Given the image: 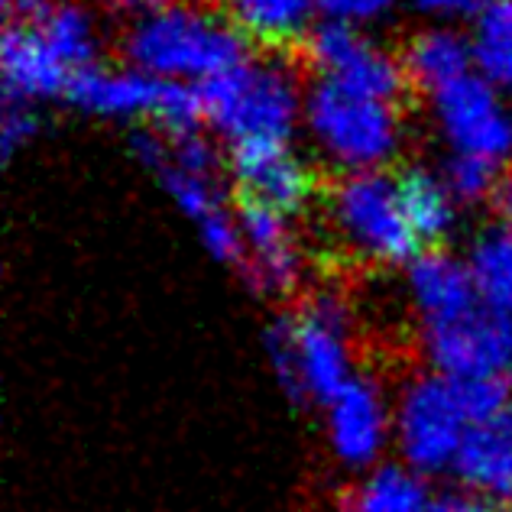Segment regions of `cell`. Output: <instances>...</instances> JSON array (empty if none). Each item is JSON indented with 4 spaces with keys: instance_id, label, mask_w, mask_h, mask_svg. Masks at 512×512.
<instances>
[{
    "instance_id": "1",
    "label": "cell",
    "mask_w": 512,
    "mask_h": 512,
    "mask_svg": "<svg viewBox=\"0 0 512 512\" xmlns=\"http://www.w3.org/2000/svg\"><path fill=\"white\" fill-rule=\"evenodd\" d=\"M266 357L295 402L325 409L360 376L354 308L338 289H315L299 312L266 328Z\"/></svg>"
},
{
    "instance_id": "2",
    "label": "cell",
    "mask_w": 512,
    "mask_h": 512,
    "mask_svg": "<svg viewBox=\"0 0 512 512\" xmlns=\"http://www.w3.org/2000/svg\"><path fill=\"white\" fill-rule=\"evenodd\" d=\"M247 39L221 10L198 0H172L163 10L140 17L120 39V56L130 69H140L159 82L208 85L244 62Z\"/></svg>"
},
{
    "instance_id": "3",
    "label": "cell",
    "mask_w": 512,
    "mask_h": 512,
    "mask_svg": "<svg viewBox=\"0 0 512 512\" xmlns=\"http://www.w3.org/2000/svg\"><path fill=\"white\" fill-rule=\"evenodd\" d=\"M302 130L315 156L338 175L389 169L406 143L399 101L370 98L328 78L305 88Z\"/></svg>"
},
{
    "instance_id": "4",
    "label": "cell",
    "mask_w": 512,
    "mask_h": 512,
    "mask_svg": "<svg viewBox=\"0 0 512 512\" xmlns=\"http://www.w3.org/2000/svg\"><path fill=\"white\" fill-rule=\"evenodd\" d=\"M205 127L214 137L237 143H292L302 130L305 88L279 56H247L231 72L201 85Z\"/></svg>"
},
{
    "instance_id": "5",
    "label": "cell",
    "mask_w": 512,
    "mask_h": 512,
    "mask_svg": "<svg viewBox=\"0 0 512 512\" xmlns=\"http://www.w3.org/2000/svg\"><path fill=\"white\" fill-rule=\"evenodd\" d=\"M321 221L331 244L363 266H409L422 253L389 169L338 175L321 198Z\"/></svg>"
},
{
    "instance_id": "6",
    "label": "cell",
    "mask_w": 512,
    "mask_h": 512,
    "mask_svg": "<svg viewBox=\"0 0 512 512\" xmlns=\"http://www.w3.org/2000/svg\"><path fill=\"white\" fill-rule=\"evenodd\" d=\"M396 438L393 448L402 464L425 477L451 474L467 431L474 428L464 406L461 383L435 370L412 373L393 396Z\"/></svg>"
},
{
    "instance_id": "7",
    "label": "cell",
    "mask_w": 512,
    "mask_h": 512,
    "mask_svg": "<svg viewBox=\"0 0 512 512\" xmlns=\"http://www.w3.org/2000/svg\"><path fill=\"white\" fill-rule=\"evenodd\" d=\"M428 114L451 156L487 159L500 169L512 163L509 94L480 72H470L448 88L428 94Z\"/></svg>"
},
{
    "instance_id": "8",
    "label": "cell",
    "mask_w": 512,
    "mask_h": 512,
    "mask_svg": "<svg viewBox=\"0 0 512 512\" xmlns=\"http://www.w3.org/2000/svg\"><path fill=\"white\" fill-rule=\"evenodd\" d=\"M428 370L451 380H503L512 383V318L487 305L444 325L419 328Z\"/></svg>"
},
{
    "instance_id": "9",
    "label": "cell",
    "mask_w": 512,
    "mask_h": 512,
    "mask_svg": "<svg viewBox=\"0 0 512 512\" xmlns=\"http://www.w3.org/2000/svg\"><path fill=\"white\" fill-rule=\"evenodd\" d=\"M305 52L318 78H328L334 85L383 101H402L406 94L409 78L402 56L376 43L367 30L321 20L305 39Z\"/></svg>"
},
{
    "instance_id": "10",
    "label": "cell",
    "mask_w": 512,
    "mask_h": 512,
    "mask_svg": "<svg viewBox=\"0 0 512 512\" xmlns=\"http://www.w3.org/2000/svg\"><path fill=\"white\" fill-rule=\"evenodd\" d=\"M325 435L334 461L354 474L383 464L396 438L393 396L376 376L360 373L325 406Z\"/></svg>"
},
{
    "instance_id": "11",
    "label": "cell",
    "mask_w": 512,
    "mask_h": 512,
    "mask_svg": "<svg viewBox=\"0 0 512 512\" xmlns=\"http://www.w3.org/2000/svg\"><path fill=\"white\" fill-rule=\"evenodd\" d=\"M240 231H244V279L250 289L266 299H289L308 276V253L295 234L292 214L273 208L244 205L240 211Z\"/></svg>"
},
{
    "instance_id": "12",
    "label": "cell",
    "mask_w": 512,
    "mask_h": 512,
    "mask_svg": "<svg viewBox=\"0 0 512 512\" xmlns=\"http://www.w3.org/2000/svg\"><path fill=\"white\" fill-rule=\"evenodd\" d=\"M227 169L244 205L299 214L315 195V172L292 143H237L227 153Z\"/></svg>"
},
{
    "instance_id": "13",
    "label": "cell",
    "mask_w": 512,
    "mask_h": 512,
    "mask_svg": "<svg viewBox=\"0 0 512 512\" xmlns=\"http://www.w3.org/2000/svg\"><path fill=\"white\" fill-rule=\"evenodd\" d=\"M166 88L169 82H159V78L130 69V65L114 69V65L94 62L72 75L65 101L88 117L114 120V124L156 127L159 114H163Z\"/></svg>"
},
{
    "instance_id": "14",
    "label": "cell",
    "mask_w": 512,
    "mask_h": 512,
    "mask_svg": "<svg viewBox=\"0 0 512 512\" xmlns=\"http://www.w3.org/2000/svg\"><path fill=\"white\" fill-rule=\"evenodd\" d=\"M402 292L412 308L419 328L444 325L467 315L480 305L474 273L467 256H454L451 250L428 247L406 266L402 273Z\"/></svg>"
},
{
    "instance_id": "15",
    "label": "cell",
    "mask_w": 512,
    "mask_h": 512,
    "mask_svg": "<svg viewBox=\"0 0 512 512\" xmlns=\"http://www.w3.org/2000/svg\"><path fill=\"white\" fill-rule=\"evenodd\" d=\"M0 78H4L7 104L39 107L46 101L65 98L72 72L36 36L30 23L10 13L4 36H0Z\"/></svg>"
},
{
    "instance_id": "16",
    "label": "cell",
    "mask_w": 512,
    "mask_h": 512,
    "mask_svg": "<svg viewBox=\"0 0 512 512\" xmlns=\"http://www.w3.org/2000/svg\"><path fill=\"white\" fill-rule=\"evenodd\" d=\"M10 13L30 23L72 75L98 62L104 30L85 0H23Z\"/></svg>"
},
{
    "instance_id": "17",
    "label": "cell",
    "mask_w": 512,
    "mask_h": 512,
    "mask_svg": "<svg viewBox=\"0 0 512 512\" xmlns=\"http://www.w3.org/2000/svg\"><path fill=\"white\" fill-rule=\"evenodd\" d=\"M451 474L461 490L496 503H512V406L467 431Z\"/></svg>"
},
{
    "instance_id": "18",
    "label": "cell",
    "mask_w": 512,
    "mask_h": 512,
    "mask_svg": "<svg viewBox=\"0 0 512 512\" xmlns=\"http://www.w3.org/2000/svg\"><path fill=\"white\" fill-rule=\"evenodd\" d=\"M402 65H406L409 85H415L422 94H435L457 78L477 72L470 33L441 23H431L409 36L406 49H402Z\"/></svg>"
},
{
    "instance_id": "19",
    "label": "cell",
    "mask_w": 512,
    "mask_h": 512,
    "mask_svg": "<svg viewBox=\"0 0 512 512\" xmlns=\"http://www.w3.org/2000/svg\"><path fill=\"white\" fill-rule=\"evenodd\" d=\"M218 10L247 43L263 49L305 43L318 20L315 0H221Z\"/></svg>"
},
{
    "instance_id": "20",
    "label": "cell",
    "mask_w": 512,
    "mask_h": 512,
    "mask_svg": "<svg viewBox=\"0 0 512 512\" xmlns=\"http://www.w3.org/2000/svg\"><path fill=\"white\" fill-rule=\"evenodd\" d=\"M428 477L402 461H383L357 474L341 509L344 512H428L431 506Z\"/></svg>"
},
{
    "instance_id": "21",
    "label": "cell",
    "mask_w": 512,
    "mask_h": 512,
    "mask_svg": "<svg viewBox=\"0 0 512 512\" xmlns=\"http://www.w3.org/2000/svg\"><path fill=\"white\" fill-rule=\"evenodd\" d=\"M399 188H402V205H406L409 224L415 237L422 240V247L444 244L457 231L461 205H457L441 169L409 166L399 175Z\"/></svg>"
},
{
    "instance_id": "22",
    "label": "cell",
    "mask_w": 512,
    "mask_h": 512,
    "mask_svg": "<svg viewBox=\"0 0 512 512\" xmlns=\"http://www.w3.org/2000/svg\"><path fill=\"white\" fill-rule=\"evenodd\" d=\"M467 266L480 302L512 318V224L493 221L470 240Z\"/></svg>"
},
{
    "instance_id": "23",
    "label": "cell",
    "mask_w": 512,
    "mask_h": 512,
    "mask_svg": "<svg viewBox=\"0 0 512 512\" xmlns=\"http://www.w3.org/2000/svg\"><path fill=\"white\" fill-rule=\"evenodd\" d=\"M474 62L483 78L512 94V0H490L470 23Z\"/></svg>"
},
{
    "instance_id": "24",
    "label": "cell",
    "mask_w": 512,
    "mask_h": 512,
    "mask_svg": "<svg viewBox=\"0 0 512 512\" xmlns=\"http://www.w3.org/2000/svg\"><path fill=\"white\" fill-rule=\"evenodd\" d=\"M156 179L163 182L166 195L172 198V205L179 208L188 221L195 227H201L205 221L218 218L221 211H231L224 201V185H221V175H211V172H188L179 166H156Z\"/></svg>"
},
{
    "instance_id": "25",
    "label": "cell",
    "mask_w": 512,
    "mask_h": 512,
    "mask_svg": "<svg viewBox=\"0 0 512 512\" xmlns=\"http://www.w3.org/2000/svg\"><path fill=\"white\" fill-rule=\"evenodd\" d=\"M441 172L461 208H474V205H483V201H493L496 188L503 182L500 166L487 163V159H470V156H448V163H444Z\"/></svg>"
},
{
    "instance_id": "26",
    "label": "cell",
    "mask_w": 512,
    "mask_h": 512,
    "mask_svg": "<svg viewBox=\"0 0 512 512\" xmlns=\"http://www.w3.org/2000/svg\"><path fill=\"white\" fill-rule=\"evenodd\" d=\"M399 4L402 0H315L321 20L357 26V30H370L376 23H386L399 10Z\"/></svg>"
},
{
    "instance_id": "27",
    "label": "cell",
    "mask_w": 512,
    "mask_h": 512,
    "mask_svg": "<svg viewBox=\"0 0 512 512\" xmlns=\"http://www.w3.org/2000/svg\"><path fill=\"white\" fill-rule=\"evenodd\" d=\"M198 231V240L201 247L208 250V256H214L218 263H227V266H240L244 260V231H240V214H231V211H221L218 218L205 221Z\"/></svg>"
},
{
    "instance_id": "28",
    "label": "cell",
    "mask_w": 512,
    "mask_h": 512,
    "mask_svg": "<svg viewBox=\"0 0 512 512\" xmlns=\"http://www.w3.org/2000/svg\"><path fill=\"white\" fill-rule=\"evenodd\" d=\"M39 137V117L36 107H23V104H7L4 120H0V153L7 159L26 150L33 140Z\"/></svg>"
},
{
    "instance_id": "29",
    "label": "cell",
    "mask_w": 512,
    "mask_h": 512,
    "mask_svg": "<svg viewBox=\"0 0 512 512\" xmlns=\"http://www.w3.org/2000/svg\"><path fill=\"white\" fill-rule=\"evenodd\" d=\"M406 4L419 13V17L431 20V23H441V26H457L470 20L474 23L483 7L490 4V0H406Z\"/></svg>"
},
{
    "instance_id": "30",
    "label": "cell",
    "mask_w": 512,
    "mask_h": 512,
    "mask_svg": "<svg viewBox=\"0 0 512 512\" xmlns=\"http://www.w3.org/2000/svg\"><path fill=\"white\" fill-rule=\"evenodd\" d=\"M428 512H512V509L506 503L487 500V496L470 493V490H448L431 500Z\"/></svg>"
},
{
    "instance_id": "31",
    "label": "cell",
    "mask_w": 512,
    "mask_h": 512,
    "mask_svg": "<svg viewBox=\"0 0 512 512\" xmlns=\"http://www.w3.org/2000/svg\"><path fill=\"white\" fill-rule=\"evenodd\" d=\"M166 4H172V0H107V7L120 13V17H130V23L140 17H150V13L163 10Z\"/></svg>"
},
{
    "instance_id": "32",
    "label": "cell",
    "mask_w": 512,
    "mask_h": 512,
    "mask_svg": "<svg viewBox=\"0 0 512 512\" xmlns=\"http://www.w3.org/2000/svg\"><path fill=\"white\" fill-rule=\"evenodd\" d=\"M493 205H496V214H500V221H503V224H512V172L503 175L500 188H496Z\"/></svg>"
},
{
    "instance_id": "33",
    "label": "cell",
    "mask_w": 512,
    "mask_h": 512,
    "mask_svg": "<svg viewBox=\"0 0 512 512\" xmlns=\"http://www.w3.org/2000/svg\"><path fill=\"white\" fill-rule=\"evenodd\" d=\"M4 4H7V7L13 10V7H17V4H23V0H4Z\"/></svg>"
}]
</instances>
